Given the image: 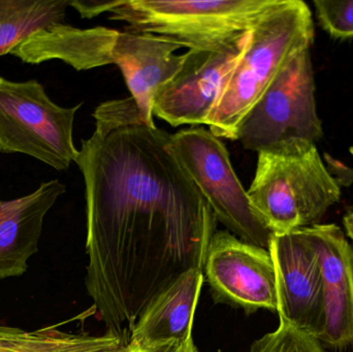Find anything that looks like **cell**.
I'll list each match as a JSON object with an SVG mask.
<instances>
[{"mask_svg": "<svg viewBox=\"0 0 353 352\" xmlns=\"http://www.w3.org/2000/svg\"><path fill=\"white\" fill-rule=\"evenodd\" d=\"M74 163L85 184V279L107 333L130 334L151 300L203 271L217 219L176 156L172 134L148 125L132 96L101 103Z\"/></svg>", "mask_w": 353, "mask_h": 352, "instance_id": "obj_1", "label": "cell"}, {"mask_svg": "<svg viewBox=\"0 0 353 352\" xmlns=\"http://www.w3.org/2000/svg\"><path fill=\"white\" fill-rule=\"evenodd\" d=\"M314 41L308 4L275 0L247 35L207 125L217 138L236 141L241 124L285 66Z\"/></svg>", "mask_w": 353, "mask_h": 352, "instance_id": "obj_2", "label": "cell"}, {"mask_svg": "<svg viewBox=\"0 0 353 352\" xmlns=\"http://www.w3.org/2000/svg\"><path fill=\"white\" fill-rule=\"evenodd\" d=\"M247 194L270 229L283 234L316 225L339 202L341 187L316 144L294 138L259 152Z\"/></svg>", "mask_w": 353, "mask_h": 352, "instance_id": "obj_3", "label": "cell"}, {"mask_svg": "<svg viewBox=\"0 0 353 352\" xmlns=\"http://www.w3.org/2000/svg\"><path fill=\"white\" fill-rule=\"evenodd\" d=\"M274 1L117 0L109 12L128 30L161 35L189 50H218L244 41Z\"/></svg>", "mask_w": 353, "mask_h": 352, "instance_id": "obj_4", "label": "cell"}, {"mask_svg": "<svg viewBox=\"0 0 353 352\" xmlns=\"http://www.w3.org/2000/svg\"><path fill=\"white\" fill-rule=\"evenodd\" d=\"M82 105H56L34 79L14 82L0 76V153L28 155L65 171L79 155L74 123Z\"/></svg>", "mask_w": 353, "mask_h": 352, "instance_id": "obj_5", "label": "cell"}, {"mask_svg": "<svg viewBox=\"0 0 353 352\" xmlns=\"http://www.w3.org/2000/svg\"><path fill=\"white\" fill-rule=\"evenodd\" d=\"M172 143L217 222L242 241L269 250L274 233L253 207L220 138L203 127H190L172 134Z\"/></svg>", "mask_w": 353, "mask_h": 352, "instance_id": "obj_6", "label": "cell"}, {"mask_svg": "<svg viewBox=\"0 0 353 352\" xmlns=\"http://www.w3.org/2000/svg\"><path fill=\"white\" fill-rule=\"evenodd\" d=\"M323 138L314 70L310 50H306L285 66L253 107L239 128L236 141L259 153L294 138L316 144Z\"/></svg>", "mask_w": 353, "mask_h": 352, "instance_id": "obj_7", "label": "cell"}, {"mask_svg": "<svg viewBox=\"0 0 353 352\" xmlns=\"http://www.w3.org/2000/svg\"><path fill=\"white\" fill-rule=\"evenodd\" d=\"M269 251L275 266L280 322L321 341L325 328L323 269L307 227L274 234Z\"/></svg>", "mask_w": 353, "mask_h": 352, "instance_id": "obj_8", "label": "cell"}, {"mask_svg": "<svg viewBox=\"0 0 353 352\" xmlns=\"http://www.w3.org/2000/svg\"><path fill=\"white\" fill-rule=\"evenodd\" d=\"M203 276L216 303L277 312L275 266L265 248L251 245L230 231L214 234L203 265Z\"/></svg>", "mask_w": 353, "mask_h": 352, "instance_id": "obj_9", "label": "cell"}, {"mask_svg": "<svg viewBox=\"0 0 353 352\" xmlns=\"http://www.w3.org/2000/svg\"><path fill=\"white\" fill-rule=\"evenodd\" d=\"M246 37L223 49L189 50L185 53L179 72L157 91L153 115L173 127L207 125L222 86L242 54Z\"/></svg>", "mask_w": 353, "mask_h": 352, "instance_id": "obj_10", "label": "cell"}, {"mask_svg": "<svg viewBox=\"0 0 353 352\" xmlns=\"http://www.w3.org/2000/svg\"><path fill=\"white\" fill-rule=\"evenodd\" d=\"M321 258L325 328L321 344L334 349L353 345V249L341 227H307Z\"/></svg>", "mask_w": 353, "mask_h": 352, "instance_id": "obj_11", "label": "cell"}, {"mask_svg": "<svg viewBox=\"0 0 353 352\" xmlns=\"http://www.w3.org/2000/svg\"><path fill=\"white\" fill-rule=\"evenodd\" d=\"M180 45L161 35L126 30L118 32L112 50V63L118 65L143 119L153 121L157 91L179 72L183 55L174 54Z\"/></svg>", "mask_w": 353, "mask_h": 352, "instance_id": "obj_12", "label": "cell"}, {"mask_svg": "<svg viewBox=\"0 0 353 352\" xmlns=\"http://www.w3.org/2000/svg\"><path fill=\"white\" fill-rule=\"evenodd\" d=\"M65 191L66 186L54 179L27 196L0 198V280L26 273L27 262L39 251L46 215Z\"/></svg>", "mask_w": 353, "mask_h": 352, "instance_id": "obj_13", "label": "cell"}, {"mask_svg": "<svg viewBox=\"0 0 353 352\" xmlns=\"http://www.w3.org/2000/svg\"><path fill=\"white\" fill-rule=\"evenodd\" d=\"M203 279V270L191 269L155 296L130 332V346L146 349L192 339L195 309Z\"/></svg>", "mask_w": 353, "mask_h": 352, "instance_id": "obj_14", "label": "cell"}, {"mask_svg": "<svg viewBox=\"0 0 353 352\" xmlns=\"http://www.w3.org/2000/svg\"><path fill=\"white\" fill-rule=\"evenodd\" d=\"M119 31L105 27L81 29L56 24L30 35L10 52L24 63L61 60L77 70L112 63V50Z\"/></svg>", "mask_w": 353, "mask_h": 352, "instance_id": "obj_15", "label": "cell"}, {"mask_svg": "<svg viewBox=\"0 0 353 352\" xmlns=\"http://www.w3.org/2000/svg\"><path fill=\"white\" fill-rule=\"evenodd\" d=\"M130 334L103 336L62 332L54 327L25 331L0 326V352H132Z\"/></svg>", "mask_w": 353, "mask_h": 352, "instance_id": "obj_16", "label": "cell"}, {"mask_svg": "<svg viewBox=\"0 0 353 352\" xmlns=\"http://www.w3.org/2000/svg\"><path fill=\"white\" fill-rule=\"evenodd\" d=\"M70 0H0V57L65 19Z\"/></svg>", "mask_w": 353, "mask_h": 352, "instance_id": "obj_17", "label": "cell"}, {"mask_svg": "<svg viewBox=\"0 0 353 352\" xmlns=\"http://www.w3.org/2000/svg\"><path fill=\"white\" fill-rule=\"evenodd\" d=\"M249 352H325L319 339L280 322L277 330L268 333L251 345Z\"/></svg>", "mask_w": 353, "mask_h": 352, "instance_id": "obj_18", "label": "cell"}, {"mask_svg": "<svg viewBox=\"0 0 353 352\" xmlns=\"http://www.w3.org/2000/svg\"><path fill=\"white\" fill-rule=\"evenodd\" d=\"M317 20L333 39H347L353 37V0L333 1L314 0Z\"/></svg>", "mask_w": 353, "mask_h": 352, "instance_id": "obj_19", "label": "cell"}, {"mask_svg": "<svg viewBox=\"0 0 353 352\" xmlns=\"http://www.w3.org/2000/svg\"><path fill=\"white\" fill-rule=\"evenodd\" d=\"M115 1L105 0H70V6L80 14L81 18L92 19L103 12H108L115 6Z\"/></svg>", "mask_w": 353, "mask_h": 352, "instance_id": "obj_20", "label": "cell"}, {"mask_svg": "<svg viewBox=\"0 0 353 352\" xmlns=\"http://www.w3.org/2000/svg\"><path fill=\"white\" fill-rule=\"evenodd\" d=\"M132 352H199V351H197L192 338L188 341H183V342L173 341V342L165 343V344L146 347V349H134Z\"/></svg>", "mask_w": 353, "mask_h": 352, "instance_id": "obj_21", "label": "cell"}, {"mask_svg": "<svg viewBox=\"0 0 353 352\" xmlns=\"http://www.w3.org/2000/svg\"><path fill=\"white\" fill-rule=\"evenodd\" d=\"M343 225L345 227L346 234L353 242V207L347 211L343 218Z\"/></svg>", "mask_w": 353, "mask_h": 352, "instance_id": "obj_22", "label": "cell"}, {"mask_svg": "<svg viewBox=\"0 0 353 352\" xmlns=\"http://www.w3.org/2000/svg\"><path fill=\"white\" fill-rule=\"evenodd\" d=\"M350 153H352V156H353V147H352V148H350Z\"/></svg>", "mask_w": 353, "mask_h": 352, "instance_id": "obj_23", "label": "cell"}]
</instances>
